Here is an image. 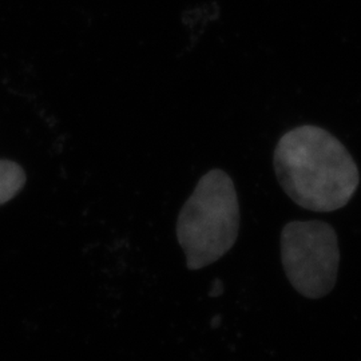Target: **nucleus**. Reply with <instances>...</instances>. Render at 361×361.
<instances>
[{
    "label": "nucleus",
    "instance_id": "f257e3e1",
    "mask_svg": "<svg viewBox=\"0 0 361 361\" xmlns=\"http://www.w3.org/2000/svg\"><path fill=\"white\" fill-rule=\"evenodd\" d=\"M273 165L286 195L298 207L317 213L345 207L360 182L345 146L313 125L286 131L274 149Z\"/></svg>",
    "mask_w": 361,
    "mask_h": 361
},
{
    "label": "nucleus",
    "instance_id": "f03ea898",
    "mask_svg": "<svg viewBox=\"0 0 361 361\" xmlns=\"http://www.w3.org/2000/svg\"><path fill=\"white\" fill-rule=\"evenodd\" d=\"M176 231L190 271L205 268L232 249L240 231V205L225 171L213 169L198 180L180 209Z\"/></svg>",
    "mask_w": 361,
    "mask_h": 361
},
{
    "label": "nucleus",
    "instance_id": "7ed1b4c3",
    "mask_svg": "<svg viewBox=\"0 0 361 361\" xmlns=\"http://www.w3.org/2000/svg\"><path fill=\"white\" fill-rule=\"evenodd\" d=\"M280 244L285 274L300 295L317 300L332 292L340 249L337 234L329 224L320 219L288 222Z\"/></svg>",
    "mask_w": 361,
    "mask_h": 361
},
{
    "label": "nucleus",
    "instance_id": "20e7f679",
    "mask_svg": "<svg viewBox=\"0 0 361 361\" xmlns=\"http://www.w3.org/2000/svg\"><path fill=\"white\" fill-rule=\"evenodd\" d=\"M26 183L25 170L16 162L0 159V205L13 200Z\"/></svg>",
    "mask_w": 361,
    "mask_h": 361
},
{
    "label": "nucleus",
    "instance_id": "39448f33",
    "mask_svg": "<svg viewBox=\"0 0 361 361\" xmlns=\"http://www.w3.org/2000/svg\"><path fill=\"white\" fill-rule=\"evenodd\" d=\"M213 290L210 292V296L216 297L219 296L221 293H222V290H224V288H222V284H221V281L219 280H216L214 281V284H213V288H212Z\"/></svg>",
    "mask_w": 361,
    "mask_h": 361
}]
</instances>
